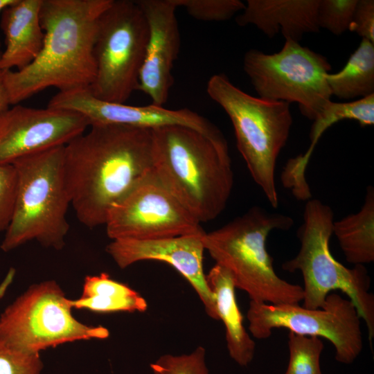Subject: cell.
Returning a JSON list of instances; mask_svg holds the SVG:
<instances>
[{
    "mask_svg": "<svg viewBox=\"0 0 374 374\" xmlns=\"http://www.w3.org/2000/svg\"><path fill=\"white\" fill-rule=\"evenodd\" d=\"M64 170L78 220L105 225L111 208L154 172L152 130L92 125L64 145Z\"/></svg>",
    "mask_w": 374,
    "mask_h": 374,
    "instance_id": "obj_1",
    "label": "cell"
},
{
    "mask_svg": "<svg viewBox=\"0 0 374 374\" xmlns=\"http://www.w3.org/2000/svg\"><path fill=\"white\" fill-rule=\"evenodd\" d=\"M111 1H42L44 39L39 53L21 70L0 71L10 105L49 87L58 92L90 87L96 74L93 48L98 22Z\"/></svg>",
    "mask_w": 374,
    "mask_h": 374,
    "instance_id": "obj_2",
    "label": "cell"
},
{
    "mask_svg": "<svg viewBox=\"0 0 374 374\" xmlns=\"http://www.w3.org/2000/svg\"><path fill=\"white\" fill-rule=\"evenodd\" d=\"M152 159L161 183L200 223L224 210L234 175L222 133L211 136L181 125L155 128Z\"/></svg>",
    "mask_w": 374,
    "mask_h": 374,
    "instance_id": "obj_3",
    "label": "cell"
},
{
    "mask_svg": "<svg viewBox=\"0 0 374 374\" xmlns=\"http://www.w3.org/2000/svg\"><path fill=\"white\" fill-rule=\"evenodd\" d=\"M293 224L288 215L253 206L222 227L205 232L202 242L215 265L230 274L235 288L244 291L250 301L299 303L303 298L302 286L278 276L266 246L271 231H287Z\"/></svg>",
    "mask_w": 374,
    "mask_h": 374,
    "instance_id": "obj_4",
    "label": "cell"
},
{
    "mask_svg": "<svg viewBox=\"0 0 374 374\" xmlns=\"http://www.w3.org/2000/svg\"><path fill=\"white\" fill-rule=\"evenodd\" d=\"M64 146L16 160L15 204L11 222L0 245L10 251L32 240L46 248L63 249L71 205L64 170Z\"/></svg>",
    "mask_w": 374,
    "mask_h": 374,
    "instance_id": "obj_5",
    "label": "cell"
},
{
    "mask_svg": "<svg viewBox=\"0 0 374 374\" xmlns=\"http://www.w3.org/2000/svg\"><path fill=\"white\" fill-rule=\"evenodd\" d=\"M334 213L317 199L307 201L303 221L297 231L301 242L298 253L282 264L288 272L299 271L303 279V306L321 308L326 296L335 290L346 294L366 323L370 344L374 337V295L371 278L364 265L348 268L337 261L330 250Z\"/></svg>",
    "mask_w": 374,
    "mask_h": 374,
    "instance_id": "obj_6",
    "label": "cell"
},
{
    "mask_svg": "<svg viewBox=\"0 0 374 374\" xmlns=\"http://www.w3.org/2000/svg\"><path fill=\"white\" fill-rule=\"evenodd\" d=\"M206 91L229 116L237 148L254 182L271 206L278 207L275 170L292 125L290 103L251 96L223 73L210 78Z\"/></svg>",
    "mask_w": 374,
    "mask_h": 374,
    "instance_id": "obj_7",
    "label": "cell"
},
{
    "mask_svg": "<svg viewBox=\"0 0 374 374\" xmlns=\"http://www.w3.org/2000/svg\"><path fill=\"white\" fill-rule=\"evenodd\" d=\"M148 36L136 1H111L99 17L94 43L96 74L89 90L95 98L125 103L137 90Z\"/></svg>",
    "mask_w": 374,
    "mask_h": 374,
    "instance_id": "obj_8",
    "label": "cell"
},
{
    "mask_svg": "<svg viewBox=\"0 0 374 374\" xmlns=\"http://www.w3.org/2000/svg\"><path fill=\"white\" fill-rule=\"evenodd\" d=\"M59 284L46 280L30 286L0 315V341L29 353L63 344L109 337L107 328L84 324Z\"/></svg>",
    "mask_w": 374,
    "mask_h": 374,
    "instance_id": "obj_9",
    "label": "cell"
},
{
    "mask_svg": "<svg viewBox=\"0 0 374 374\" xmlns=\"http://www.w3.org/2000/svg\"><path fill=\"white\" fill-rule=\"evenodd\" d=\"M243 69L258 97L296 103L309 120L314 121L331 101L326 80L330 63L299 42L285 39L281 50L272 54L251 49L244 56Z\"/></svg>",
    "mask_w": 374,
    "mask_h": 374,
    "instance_id": "obj_10",
    "label": "cell"
},
{
    "mask_svg": "<svg viewBox=\"0 0 374 374\" xmlns=\"http://www.w3.org/2000/svg\"><path fill=\"white\" fill-rule=\"evenodd\" d=\"M249 330L257 339L269 338L275 328L296 335L323 337L335 349V359L350 364L363 348L361 318L353 303L330 293L321 308L310 310L299 303L269 304L250 301L247 312Z\"/></svg>",
    "mask_w": 374,
    "mask_h": 374,
    "instance_id": "obj_11",
    "label": "cell"
},
{
    "mask_svg": "<svg viewBox=\"0 0 374 374\" xmlns=\"http://www.w3.org/2000/svg\"><path fill=\"white\" fill-rule=\"evenodd\" d=\"M105 226L112 240H155L204 233L201 223L154 172L111 208Z\"/></svg>",
    "mask_w": 374,
    "mask_h": 374,
    "instance_id": "obj_12",
    "label": "cell"
},
{
    "mask_svg": "<svg viewBox=\"0 0 374 374\" xmlns=\"http://www.w3.org/2000/svg\"><path fill=\"white\" fill-rule=\"evenodd\" d=\"M89 126L87 118L75 111L15 105L0 115V165L66 145Z\"/></svg>",
    "mask_w": 374,
    "mask_h": 374,
    "instance_id": "obj_13",
    "label": "cell"
},
{
    "mask_svg": "<svg viewBox=\"0 0 374 374\" xmlns=\"http://www.w3.org/2000/svg\"><path fill=\"white\" fill-rule=\"evenodd\" d=\"M47 106L82 114L90 126L117 124L154 130L168 125H181L211 136L222 133L208 119L189 109H170L152 103L134 106L110 103L95 98L89 89L57 92Z\"/></svg>",
    "mask_w": 374,
    "mask_h": 374,
    "instance_id": "obj_14",
    "label": "cell"
},
{
    "mask_svg": "<svg viewBox=\"0 0 374 374\" xmlns=\"http://www.w3.org/2000/svg\"><path fill=\"white\" fill-rule=\"evenodd\" d=\"M203 234L155 240H112L107 246L106 251L121 269L144 260H157L169 264L195 290L208 316L218 321L215 296L204 271L205 249L202 242Z\"/></svg>",
    "mask_w": 374,
    "mask_h": 374,
    "instance_id": "obj_15",
    "label": "cell"
},
{
    "mask_svg": "<svg viewBox=\"0 0 374 374\" xmlns=\"http://www.w3.org/2000/svg\"><path fill=\"white\" fill-rule=\"evenodd\" d=\"M146 18L149 36L137 90L145 93L152 104L163 106L174 79V62L179 54L180 35L175 0L136 1Z\"/></svg>",
    "mask_w": 374,
    "mask_h": 374,
    "instance_id": "obj_16",
    "label": "cell"
},
{
    "mask_svg": "<svg viewBox=\"0 0 374 374\" xmlns=\"http://www.w3.org/2000/svg\"><path fill=\"white\" fill-rule=\"evenodd\" d=\"M319 0H248L236 18L240 26L252 24L269 37L280 33L299 42L303 35L319 30Z\"/></svg>",
    "mask_w": 374,
    "mask_h": 374,
    "instance_id": "obj_17",
    "label": "cell"
},
{
    "mask_svg": "<svg viewBox=\"0 0 374 374\" xmlns=\"http://www.w3.org/2000/svg\"><path fill=\"white\" fill-rule=\"evenodd\" d=\"M42 0H15L1 12L0 26L6 48L0 56V71L21 70L39 53L44 32L40 21Z\"/></svg>",
    "mask_w": 374,
    "mask_h": 374,
    "instance_id": "obj_18",
    "label": "cell"
},
{
    "mask_svg": "<svg viewBox=\"0 0 374 374\" xmlns=\"http://www.w3.org/2000/svg\"><path fill=\"white\" fill-rule=\"evenodd\" d=\"M206 280L215 296L219 320L225 328L229 355L239 366H247L254 357L256 344L244 326L231 275L222 267L215 265L206 275Z\"/></svg>",
    "mask_w": 374,
    "mask_h": 374,
    "instance_id": "obj_19",
    "label": "cell"
},
{
    "mask_svg": "<svg viewBox=\"0 0 374 374\" xmlns=\"http://www.w3.org/2000/svg\"><path fill=\"white\" fill-rule=\"evenodd\" d=\"M334 234L347 262L356 265L374 260V188H366L361 209L334 221Z\"/></svg>",
    "mask_w": 374,
    "mask_h": 374,
    "instance_id": "obj_20",
    "label": "cell"
},
{
    "mask_svg": "<svg viewBox=\"0 0 374 374\" xmlns=\"http://www.w3.org/2000/svg\"><path fill=\"white\" fill-rule=\"evenodd\" d=\"M69 303L72 308L94 312H142L148 308L146 301L137 292L106 273L87 276L81 296L69 299Z\"/></svg>",
    "mask_w": 374,
    "mask_h": 374,
    "instance_id": "obj_21",
    "label": "cell"
},
{
    "mask_svg": "<svg viewBox=\"0 0 374 374\" xmlns=\"http://www.w3.org/2000/svg\"><path fill=\"white\" fill-rule=\"evenodd\" d=\"M326 80L332 96L350 100L374 93V43L362 39L338 73H328Z\"/></svg>",
    "mask_w": 374,
    "mask_h": 374,
    "instance_id": "obj_22",
    "label": "cell"
},
{
    "mask_svg": "<svg viewBox=\"0 0 374 374\" xmlns=\"http://www.w3.org/2000/svg\"><path fill=\"white\" fill-rule=\"evenodd\" d=\"M343 120L357 121L362 126L374 124V93L348 103L330 101L322 113L313 121L310 129V145L307 151L312 154L318 141L330 126Z\"/></svg>",
    "mask_w": 374,
    "mask_h": 374,
    "instance_id": "obj_23",
    "label": "cell"
},
{
    "mask_svg": "<svg viewBox=\"0 0 374 374\" xmlns=\"http://www.w3.org/2000/svg\"><path fill=\"white\" fill-rule=\"evenodd\" d=\"M289 362L283 374H323L320 357L324 345L318 337L289 332Z\"/></svg>",
    "mask_w": 374,
    "mask_h": 374,
    "instance_id": "obj_24",
    "label": "cell"
},
{
    "mask_svg": "<svg viewBox=\"0 0 374 374\" xmlns=\"http://www.w3.org/2000/svg\"><path fill=\"white\" fill-rule=\"evenodd\" d=\"M152 374H211L206 362V349L197 346L188 354H164L150 364Z\"/></svg>",
    "mask_w": 374,
    "mask_h": 374,
    "instance_id": "obj_25",
    "label": "cell"
},
{
    "mask_svg": "<svg viewBox=\"0 0 374 374\" xmlns=\"http://www.w3.org/2000/svg\"><path fill=\"white\" fill-rule=\"evenodd\" d=\"M193 18L204 21H223L242 11L245 3L240 0H175Z\"/></svg>",
    "mask_w": 374,
    "mask_h": 374,
    "instance_id": "obj_26",
    "label": "cell"
},
{
    "mask_svg": "<svg viewBox=\"0 0 374 374\" xmlns=\"http://www.w3.org/2000/svg\"><path fill=\"white\" fill-rule=\"evenodd\" d=\"M357 0H319L317 21L320 28L336 35L348 30Z\"/></svg>",
    "mask_w": 374,
    "mask_h": 374,
    "instance_id": "obj_27",
    "label": "cell"
},
{
    "mask_svg": "<svg viewBox=\"0 0 374 374\" xmlns=\"http://www.w3.org/2000/svg\"><path fill=\"white\" fill-rule=\"evenodd\" d=\"M39 353H29L0 341V374H41Z\"/></svg>",
    "mask_w": 374,
    "mask_h": 374,
    "instance_id": "obj_28",
    "label": "cell"
},
{
    "mask_svg": "<svg viewBox=\"0 0 374 374\" xmlns=\"http://www.w3.org/2000/svg\"><path fill=\"white\" fill-rule=\"evenodd\" d=\"M17 174L12 164L0 165V233L8 229L13 214Z\"/></svg>",
    "mask_w": 374,
    "mask_h": 374,
    "instance_id": "obj_29",
    "label": "cell"
},
{
    "mask_svg": "<svg viewBox=\"0 0 374 374\" xmlns=\"http://www.w3.org/2000/svg\"><path fill=\"white\" fill-rule=\"evenodd\" d=\"M348 30L374 43L373 0H357Z\"/></svg>",
    "mask_w": 374,
    "mask_h": 374,
    "instance_id": "obj_30",
    "label": "cell"
},
{
    "mask_svg": "<svg viewBox=\"0 0 374 374\" xmlns=\"http://www.w3.org/2000/svg\"><path fill=\"white\" fill-rule=\"evenodd\" d=\"M15 276V269L14 268H10L0 284V300L6 294V291L13 281Z\"/></svg>",
    "mask_w": 374,
    "mask_h": 374,
    "instance_id": "obj_31",
    "label": "cell"
},
{
    "mask_svg": "<svg viewBox=\"0 0 374 374\" xmlns=\"http://www.w3.org/2000/svg\"><path fill=\"white\" fill-rule=\"evenodd\" d=\"M9 97L0 76V115L9 108Z\"/></svg>",
    "mask_w": 374,
    "mask_h": 374,
    "instance_id": "obj_32",
    "label": "cell"
},
{
    "mask_svg": "<svg viewBox=\"0 0 374 374\" xmlns=\"http://www.w3.org/2000/svg\"><path fill=\"white\" fill-rule=\"evenodd\" d=\"M15 1V0H0V12H2L6 7L11 5ZM2 52L1 51V41H0V56Z\"/></svg>",
    "mask_w": 374,
    "mask_h": 374,
    "instance_id": "obj_33",
    "label": "cell"
}]
</instances>
